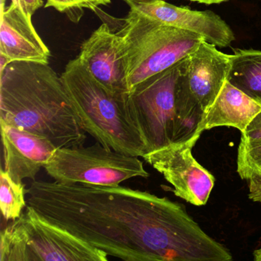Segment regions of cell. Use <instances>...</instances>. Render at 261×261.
Listing matches in <instances>:
<instances>
[{"label":"cell","instance_id":"cell-3","mask_svg":"<svg viewBox=\"0 0 261 261\" xmlns=\"http://www.w3.org/2000/svg\"><path fill=\"white\" fill-rule=\"evenodd\" d=\"M62 82L85 132L105 147L133 156L147 153L127 108L128 94H117L91 75L79 58L70 61Z\"/></svg>","mask_w":261,"mask_h":261},{"label":"cell","instance_id":"cell-18","mask_svg":"<svg viewBox=\"0 0 261 261\" xmlns=\"http://www.w3.org/2000/svg\"><path fill=\"white\" fill-rule=\"evenodd\" d=\"M111 3V0H47L45 7V8L53 7L62 13H69L82 9L96 11L100 6H107Z\"/></svg>","mask_w":261,"mask_h":261},{"label":"cell","instance_id":"cell-14","mask_svg":"<svg viewBox=\"0 0 261 261\" xmlns=\"http://www.w3.org/2000/svg\"><path fill=\"white\" fill-rule=\"evenodd\" d=\"M261 111V103L226 81L215 101L204 112L195 137L218 126L233 127L244 132L253 117Z\"/></svg>","mask_w":261,"mask_h":261},{"label":"cell","instance_id":"cell-1","mask_svg":"<svg viewBox=\"0 0 261 261\" xmlns=\"http://www.w3.org/2000/svg\"><path fill=\"white\" fill-rule=\"evenodd\" d=\"M27 204L108 256L126 261H230L182 204L123 186L34 181Z\"/></svg>","mask_w":261,"mask_h":261},{"label":"cell","instance_id":"cell-19","mask_svg":"<svg viewBox=\"0 0 261 261\" xmlns=\"http://www.w3.org/2000/svg\"><path fill=\"white\" fill-rule=\"evenodd\" d=\"M240 143L245 144L261 143V111L253 117L244 132L241 133Z\"/></svg>","mask_w":261,"mask_h":261},{"label":"cell","instance_id":"cell-4","mask_svg":"<svg viewBox=\"0 0 261 261\" xmlns=\"http://www.w3.org/2000/svg\"><path fill=\"white\" fill-rule=\"evenodd\" d=\"M117 33L121 39L129 93L183 60L204 41L196 33L163 25L130 11Z\"/></svg>","mask_w":261,"mask_h":261},{"label":"cell","instance_id":"cell-5","mask_svg":"<svg viewBox=\"0 0 261 261\" xmlns=\"http://www.w3.org/2000/svg\"><path fill=\"white\" fill-rule=\"evenodd\" d=\"M0 261H107L108 255L27 205L0 233Z\"/></svg>","mask_w":261,"mask_h":261},{"label":"cell","instance_id":"cell-20","mask_svg":"<svg viewBox=\"0 0 261 261\" xmlns=\"http://www.w3.org/2000/svg\"><path fill=\"white\" fill-rule=\"evenodd\" d=\"M247 180L248 181L249 198L255 202L261 203V169L253 171Z\"/></svg>","mask_w":261,"mask_h":261},{"label":"cell","instance_id":"cell-22","mask_svg":"<svg viewBox=\"0 0 261 261\" xmlns=\"http://www.w3.org/2000/svg\"><path fill=\"white\" fill-rule=\"evenodd\" d=\"M191 2L198 3V4L212 5V4H220L222 3L227 2L229 0H189Z\"/></svg>","mask_w":261,"mask_h":261},{"label":"cell","instance_id":"cell-16","mask_svg":"<svg viewBox=\"0 0 261 261\" xmlns=\"http://www.w3.org/2000/svg\"><path fill=\"white\" fill-rule=\"evenodd\" d=\"M25 185L16 182L4 168L0 169V208L6 221H14L22 215L27 206V195Z\"/></svg>","mask_w":261,"mask_h":261},{"label":"cell","instance_id":"cell-12","mask_svg":"<svg viewBox=\"0 0 261 261\" xmlns=\"http://www.w3.org/2000/svg\"><path fill=\"white\" fill-rule=\"evenodd\" d=\"M4 170L16 182L34 180L58 149L46 137L0 121Z\"/></svg>","mask_w":261,"mask_h":261},{"label":"cell","instance_id":"cell-25","mask_svg":"<svg viewBox=\"0 0 261 261\" xmlns=\"http://www.w3.org/2000/svg\"><path fill=\"white\" fill-rule=\"evenodd\" d=\"M260 169H261V168H260Z\"/></svg>","mask_w":261,"mask_h":261},{"label":"cell","instance_id":"cell-24","mask_svg":"<svg viewBox=\"0 0 261 261\" xmlns=\"http://www.w3.org/2000/svg\"><path fill=\"white\" fill-rule=\"evenodd\" d=\"M5 3V0H2V4H4Z\"/></svg>","mask_w":261,"mask_h":261},{"label":"cell","instance_id":"cell-8","mask_svg":"<svg viewBox=\"0 0 261 261\" xmlns=\"http://www.w3.org/2000/svg\"><path fill=\"white\" fill-rule=\"evenodd\" d=\"M44 169L62 184L114 186L130 178L149 176L139 157L113 150L98 142L90 146L58 148Z\"/></svg>","mask_w":261,"mask_h":261},{"label":"cell","instance_id":"cell-17","mask_svg":"<svg viewBox=\"0 0 261 261\" xmlns=\"http://www.w3.org/2000/svg\"><path fill=\"white\" fill-rule=\"evenodd\" d=\"M260 168L261 143H240L237 159V172L240 177L247 180L253 171Z\"/></svg>","mask_w":261,"mask_h":261},{"label":"cell","instance_id":"cell-11","mask_svg":"<svg viewBox=\"0 0 261 261\" xmlns=\"http://www.w3.org/2000/svg\"><path fill=\"white\" fill-rule=\"evenodd\" d=\"M79 59L91 75L117 94H128L121 39L103 23L82 44Z\"/></svg>","mask_w":261,"mask_h":261},{"label":"cell","instance_id":"cell-6","mask_svg":"<svg viewBox=\"0 0 261 261\" xmlns=\"http://www.w3.org/2000/svg\"><path fill=\"white\" fill-rule=\"evenodd\" d=\"M231 65L232 55L205 40L181 61L178 82L180 142L198 140V125L228 79Z\"/></svg>","mask_w":261,"mask_h":261},{"label":"cell","instance_id":"cell-2","mask_svg":"<svg viewBox=\"0 0 261 261\" xmlns=\"http://www.w3.org/2000/svg\"><path fill=\"white\" fill-rule=\"evenodd\" d=\"M0 121L43 136L57 148L86 140L62 77L48 64L13 62L0 71Z\"/></svg>","mask_w":261,"mask_h":261},{"label":"cell","instance_id":"cell-9","mask_svg":"<svg viewBox=\"0 0 261 261\" xmlns=\"http://www.w3.org/2000/svg\"><path fill=\"white\" fill-rule=\"evenodd\" d=\"M198 140L175 142L143 157L174 188L176 196L195 206L207 202L215 177L199 164L192 153Z\"/></svg>","mask_w":261,"mask_h":261},{"label":"cell","instance_id":"cell-21","mask_svg":"<svg viewBox=\"0 0 261 261\" xmlns=\"http://www.w3.org/2000/svg\"><path fill=\"white\" fill-rule=\"evenodd\" d=\"M11 1L12 4H16L31 17L39 9L43 6L42 0H11Z\"/></svg>","mask_w":261,"mask_h":261},{"label":"cell","instance_id":"cell-10","mask_svg":"<svg viewBox=\"0 0 261 261\" xmlns=\"http://www.w3.org/2000/svg\"><path fill=\"white\" fill-rule=\"evenodd\" d=\"M129 11L158 23L175 27L202 36L206 42L226 48L235 41L230 27L218 14L177 7L164 0H123Z\"/></svg>","mask_w":261,"mask_h":261},{"label":"cell","instance_id":"cell-23","mask_svg":"<svg viewBox=\"0 0 261 261\" xmlns=\"http://www.w3.org/2000/svg\"><path fill=\"white\" fill-rule=\"evenodd\" d=\"M253 259L255 261H261V247L253 252Z\"/></svg>","mask_w":261,"mask_h":261},{"label":"cell","instance_id":"cell-7","mask_svg":"<svg viewBox=\"0 0 261 261\" xmlns=\"http://www.w3.org/2000/svg\"><path fill=\"white\" fill-rule=\"evenodd\" d=\"M181 61L128 94V111L144 140L147 153L179 142L178 82Z\"/></svg>","mask_w":261,"mask_h":261},{"label":"cell","instance_id":"cell-15","mask_svg":"<svg viewBox=\"0 0 261 261\" xmlns=\"http://www.w3.org/2000/svg\"><path fill=\"white\" fill-rule=\"evenodd\" d=\"M227 80L261 103L260 50H235Z\"/></svg>","mask_w":261,"mask_h":261},{"label":"cell","instance_id":"cell-13","mask_svg":"<svg viewBox=\"0 0 261 261\" xmlns=\"http://www.w3.org/2000/svg\"><path fill=\"white\" fill-rule=\"evenodd\" d=\"M1 7L0 55L10 63L48 64L51 53L36 32L31 16L14 4Z\"/></svg>","mask_w":261,"mask_h":261}]
</instances>
